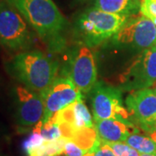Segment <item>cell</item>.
Here are the masks:
<instances>
[{"label": "cell", "instance_id": "5bb4252c", "mask_svg": "<svg viewBox=\"0 0 156 156\" xmlns=\"http://www.w3.org/2000/svg\"><path fill=\"white\" fill-rule=\"evenodd\" d=\"M125 142L138 151L140 154H156V142L150 137L132 133Z\"/></svg>", "mask_w": 156, "mask_h": 156}, {"label": "cell", "instance_id": "30bf717a", "mask_svg": "<svg viewBox=\"0 0 156 156\" xmlns=\"http://www.w3.org/2000/svg\"><path fill=\"white\" fill-rule=\"evenodd\" d=\"M83 94H88L97 83L95 57L88 46H80L73 52L68 75Z\"/></svg>", "mask_w": 156, "mask_h": 156}, {"label": "cell", "instance_id": "ba28073f", "mask_svg": "<svg viewBox=\"0 0 156 156\" xmlns=\"http://www.w3.org/2000/svg\"><path fill=\"white\" fill-rule=\"evenodd\" d=\"M40 95L44 104L43 122H48L57 112L83 99V93L69 76L56 77L50 87Z\"/></svg>", "mask_w": 156, "mask_h": 156}, {"label": "cell", "instance_id": "603a6c76", "mask_svg": "<svg viewBox=\"0 0 156 156\" xmlns=\"http://www.w3.org/2000/svg\"><path fill=\"white\" fill-rule=\"evenodd\" d=\"M94 155H95V153H89V154H85L84 156H94Z\"/></svg>", "mask_w": 156, "mask_h": 156}, {"label": "cell", "instance_id": "44dd1931", "mask_svg": "<svg viewBox=\"0 0 156 156\" xmlns=\"http://www.w3.org/2000/svg\"><path fill=\"white\" fill-rule=\"evenodd\" d=\"M149 137L156 142V130H154L153 132H151L150 134H149Z\"/></svg>", "mask_w": 156, "mask_h": 156}, {"label": "cell", "instance_id": "5b68a950", "mask_svg": "<svg viewBox=\"0 0 156 156\" xmlns=\"http://www.w3.org/2000/svg\"><path fill=\"white\" fill-rule=\"evenodd\" d=\"M121 88L126 91L148 89L156 84V47L142 50L120 76Z\"/></svg>", "mask_w": 156, "mask_h": 156}, {"label": "cell", "instance_id": "4fadbf2b", "mask_svg": "<svg viewBox=\"0 0 156 156\" xmlns=\"http://www.w3.org/2000/svg\"><path fill=\"white\" fill-rule=\"evenodd\" d=\"M138 0H95V8L108 13L130 16L139 8Z\"/></svg>", "mask_w": 156, "mask_h": 156}, {"label": "cell", "instance_id": "d6986e66", "mask_svg": "<svg viewBox=\"0 0 156 156\" xmlns=\"http://www.w3.org/2000/svg\"><path fill=\"white\" fill-rule=\"evenodd\" d=\"M140 13L150 19L156 17V0H140Z\"/></svg>", "mask_w": 156, "mask_h": 156}, {"label": "cell", "instance_id": "4316f807", "mask_svg": "<svg viewBox=\"0 0 156 156\" xmlns=\"http://www.w3.org/2000/svg\"><path fill=\"white\" fill-rule=\"evenodd\" d=\"M155 47H156V44H155Z\"/></svg>", "mask_w": 156, "mask_h": 156}, {"label": "cell", "instance_id": "8fae6325", "mask_svg": "<svg viewBox=\"0 0 156 156\" xmlns=\"http://www.w3.org/2000/svg\"><path fill=\"white\" fill-rule=\"evenodd\" d=\"M16 121L22 128L35 127L42 121L44 113V100L40 94L24 86H17L14 89Z\"/></svg>", "mask_w": 156, "mask_h": 156}, {"label": "cell", "instance_id": "ffe728a7", "mask_svg": "<svg viewBox=\"0 0 156 156\" xmlns=\"http://www.w3.org/2000/svg\"><path fill=\"white\" fill-rule=\"evenodd\" d=\"M94 156H115V154L113 153V151L111 150V148L108 147V145H107L105 143L101 144L100 147L97 149V151L95 153Z\"/></svg>", "mask_w": 156, "mask_h": 156}, {"label": "cell", "instance_id": "7c38bea8", "mask_svg": "<svg viewBox=\"0 0 156 156\" xmlns=\"http://www.w3.org/2000/svg\"><path fill=\"white\" fill-rule=\"evenodd\" d=\"M95 128L101 142H125L128 137L138 130L134 123L111 118L95 122Z\"/></svg>", "mask_w": 156, "mask_h": 156}, {"label": "cell", "instance_id": "52a82bcc", "mask_svg": "<svg viewBox=\"0 0 156 156\" xmlns=\"http://www.w3.org/2000/svg\"><path fill=\"white\" fill-rule=\"evenodd\" d=\"M114 43L119 47L144 50L155 46L156 25L150 18L141 16L128 18L114 36Z\"/></svg>", "mask_w": 156, "mask_h": 156}, {"label": "cell", "instance_id": "6da1fadb", "mask_svg": "<svg viewBox=\"0 0 156 156\" xmlns=\"http://www.w3.org/2000/svg\"><path fill=\"white\" fill-rule=\"evenodd\" d=\"M58 62L38 50L21 51L7 64L8 72L34 92L42 94L56 78Z\"/></svg>", "mask_w": 156, "mask_h": 156}, {"label": "cell", "instance_id": "cb8c5ba5", "mask_svg": "<svg viewBox=\"0 0 156 156\" xmlns=\"http://www.w3.org/2000/svg\"><path fill=\"white\" fill-rule=\"evenodd\" d=\"M151 20H152V21L154 22V24L156 25V17L155 18H153V19H151Z\"/></svg>", "mask_w": 156, "mask_h": 156}, {"label": "cell", "instance_id": "277c9868", "mask_svg": "<svg viewBox=\"0 0 156 156\" xmlns=\"http://www.w3.org/2000/svg\"><path fill=\"white\" fill-rule=\"evenodd\" d=\"M28 23L6 0H0V44L9 51H23L31 44Z\"/></svg>", "mask_w": 156, "mask_h": 156}, {"label": "cell", "instance_id": "484cf974", "mask_svg": "<svg viewBox=\"0 0 156 156\" xmlns=\"http://www.w3.org/2000/svg\"><path fill=\"white\" fill-rule=\"evenodd\" d=\"M155 130H156V125H155Z\"/></svg>", "mask_w": 156, "mask_h": 156}, {"label": "cell", "instance_id": "8992f818", "mask_svg": "<svg viewBox=\"0 0 156 156\" xmlns=\"http://www.w3.org/2000/svg\"><path fill=\"white\" fill-rule=\"evenodd\" d=\"M90 92L95 122L115 118L131 122L128 109L123 107L122 91L118 88L97 82Z\"/></svg>", "mask_w": 156, "mask_h": 156}, {"label": "cell", "instance_id": "9c48e42d", "mask_svg": "<svg viewBox=\"0 0 156 156\" xmlns=\"http://www.w3.org/2000/svg\"><path fill=\"white\" fill-rule=\"evenodd\" d=\"M129 116L144 131L150 134L155 130L156 92L143 89L131 92L125 101Z\"/></svg>", "mask_w": 156, "mask_h": 156}, {"label": "cell", "instance_id": "ac0fdd59", "mask_svg": "<svg viewBox=\"0 0 156 156\" xmlns=\"http://www.w3.org/2000/svg\"><path fill=\"white\" fill-rule=\"evenodd\" d=\"M89 152L83 149L71 140L68 139L64 144L63 154L65 156H84Z\"/></svg>", "mask_w": 156, "mask_h": 156}, {"label": "cell", "instance_id": "3957f363", "mask_svg": "<svg viewBox=\"0 0 156 156\" xmlns=\"http://www.w3.org/2000/svg\"><path fill=\"white\" fill-rule=\"evenodd\" d=\"M129 16L114 14L92 8L78 17L76 26L80 38L88 46H96L114 37L128 21Z\"/></svg>", "mask_w": 156, "mask_h": 156}, {"label": "cell", "instance_id": "d4e9b609", "mask_svg": "<svg viewBox=\"0 0 156 156\" xmlns=\"http://www.w3.org/2000/svg\"><path fill=\"white\" fill-rule=\"evenodd\" d=\"M154 90H155V92H156V84H155V88H154Z\"/></svg>", "mask_w": 156, "mask_h": 156}, {"label": "cell", "instance_id": "7a4b0ae2", "mask_svg": "<svg viewBox=\"0 0 156 156\" xmlns=\"http://www.w3.org/2000/svg\"><path fill=\"white\" fill-rule=\"evenodd\" d=\"M42 39L56 42L66 25L65 18L52 0H6Z\"/></svg>", "mask_w": 156, "mask_h": 156}, {"label": "cell", "instance_id": "e0dca14e", "mask_svg": "<svg viewBox=\"0 0 156 156\" xmlns=\"http://www.w3.org/2000/svg\"><path fill=\"white\" fill-rule=\"evenodd\" d=\"M44 138L41 135L38 131L33 129L32 133L30 134L28 138L23 141V150L28 155L29 154H30L34 149H36L37 147H40L42 144H44Z\"/></svg>", "mask_w": 156, "mask_h": 156}, {"label": "cell", "instance_id": "9a60e30c", "mask_svg": "<svg viewBox=\"0 0 156 156\" xmlns=\"http://www.w3.org/2000/svg\"><path fill=\"white\" fill-rule=\"evenodd\" d=\"M33 129L38 131L45 140H54L62 137L60 126L52 121H48L46 122L40 121Z\"/></svg>", "mask_w": 156, "mask_h": 156}, {"label": "cell", "instance_id": "2e32d148", "mask_svg": "<svg viewBox=\"0 0 156 156\" xmlns=\"http://www.w3.org/2000/svg\"><path fill=\"white\" fill-rule=\"evenodd\" d=\"M104 143V142H102ZM115 156H140V154L126 142H106Z\"/></svg>", "mask_w": 156, "mask_h": 156}, {"label": "cell", "instance_id": "7402d4cb", "mask_svg": "<svg viewBox=\"0 0 156 156\" xmlns=\"http://www.w3.org/2000/svg\"><path fill=\"white\" fill-rule=\"evenodd\" d=\"M140 156H156V154H140Z\"/></svg>", "mask_w": 156, "mask_h": 156}]
</instances>
